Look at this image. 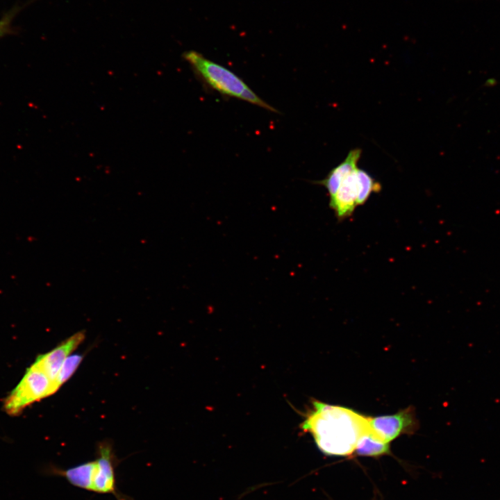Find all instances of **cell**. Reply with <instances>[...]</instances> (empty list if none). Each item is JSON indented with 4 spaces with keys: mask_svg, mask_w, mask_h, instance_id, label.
<instances>
[{
    "mask_svg": "<svg viewBox=\"0 0 500 500\" xmlns=\"http://www.w3.org/2000/svg\"><path fill=\"white\" fill-rule=\"evenodd\" d=\"M56 391L53 381L41 369L32 365L6 397L3 407L7 413L16 415L26 406L54 394Z\"/></svg>",
    "mask_w": 500,
    "mask_h": 500,
    "instance_id": "obj_3",
    "label": "cell"
},
{
    "mask_svg": "<svg viewBox=\"0 0 500 500\" xmlns=\"http://www.w3.org/2000/svg\"><path fill=\"white\" fill-rule=\"evenodd\" d=\"M301 428L310 433L317 447L329 456H348L360 435L370 428L367 416L350 408L312 401Z\"/></svg>",
    "mask_w": 500,
    "mask_h": 500,
    "instance_id": "obj_1",
    "label": "cell"
},
{
    "mask_svg": "<svg viewBox=\"0 0 500 500\" xmlns=\"http://www.w3.org/2000/svg\"><path fill=\"white\" fill-rule=\"evenodd\" d=\"M360 170L356 167L341 182L337 192L330 198L329 206L338 220L350 217L356 206L361 191Z\"/></svg>",
    "mask_w": 500,
    "mask_h": 500,
    "instance_id": "obj_6",
    "label": "cell"
},
{
    "mask_svg": "<svg viewBox=\"0 0 500 500\" xmlns=\"http://www.w3.org/2000/svg\"><path fill=\"white\" fill-rule=\"evenodd\" d=\"M7 34V31L6 28L2 25L0 24V38L3 37V35Z\"/></svg>",
    "mask_w": 500,
    "mask_h": 500,
    "instance_id": "obj_11",
    "label": "cell"
},
{
    "mask_svg": "<svg viewBox=\"0 0 500 500\" xmlns=\"http://www.w3.org/2000/svg\"><path fill=\"white\" fill-rule=\"evenodd\" d=\"M367 419L373 432L388 443L402 434H412L419 428L416 412L412 406L392 415L367 417Z\"/></svg>",
    "mask_w": 500,
    "mask_h": 500,
    "instance_id": "obj_5",
    "label": "cell"
},
{
    "mask_svg": "<svg viewBox=\"0 0 500 500\" xmlns=\"http://www.w3.org/2000/svg\"><path fill=\"white\" fill-rule=\"evenodd\" d=\"M354 451L358 456H379L390 452V445L380 439L370 427L358 438Z\"/></svg>",
    "mask_w": 500,
    "mask_h": 500,
    "instance_id": "obj_9",
    "label": "cell"
},
{
    "mask_svg": "<svg viewBox=\"0 0 500 500\" xmlns=\"http://www.w3.org/2000/svg\"><path fill=\"white\" fill-rule=\"evenodd\" d=\"M183 58L200 80L222 95L234 97L256 105L273 112H278L265 102L237 74L196 51H185Z\"/></svg>",
    "mask_w": 500,
    "mask_h": 500,
    "instance_id": "obj_2",
    "label": "cell"
},
{
    "mask_svg": "<svg viewBox=\"0 0 500 500\" xmlns=\"http://www.w3.org/2000/svg\"><path fill=\"white\" fill-rule=\"evenodd\" d=\"M83 356L81 354H71L65 360L53 381L57 390L74 374L83 358Z\"/></svg>",
    "mask_w": 500,
    "mask_h": 500,
    "instance_id": "obj_10",
    "label": "cell"
},
{
    "mask_svg": "<svg viewBox=\"0 0 500 500\" xmlns=\"http://www.w3.org/2000/svg\"><path fill=\"white\" fill-rule=\"evenodd\" d=\"M91 472V492L112 494L117 500H134L117 488L116 468L120 460L117 458L110 442L103 441L98 444Z\"/></svg>",
    "mask_w": 500,
    "mask_h": 500,
    "instance_id": "obj_4",
    "label": "cell"
},
{
    "mask_svg": "<svg viewBox=\"0 0 500 500\" xmlns=\"http://www.w3.org/2000/svg\"><path fill=\"white\" fill-rule=\"evenodd\" d=\"M362 150L355 148L350 150L346 158L338 165L333 167L326 176L319 181H316V184L324 186L330 198L334 196L341 182L344 178L358 167L357 164L361 157Z\"/></svg>",
    "mask_w": 500,
    "mask_h": 500,
    "instance_id": "obj_8",
    "label": "cell"
},
{
    "mask_svg": "<svg viewBox=\"0 0 500 500\" xmlns=\"http://www.w3.org/2000/svg\"><path fill=\"white\" fill-rule=\"evenodd\" d=\"M84 339V331L77 332L50 351L38 356L33 365L54 381L65 360Z\"/></svg>",
    "mask_w": 500,
    "mask_h": 500,
    "instance_id": "obj_7",
    "label": "cell"
}]
</instances>
